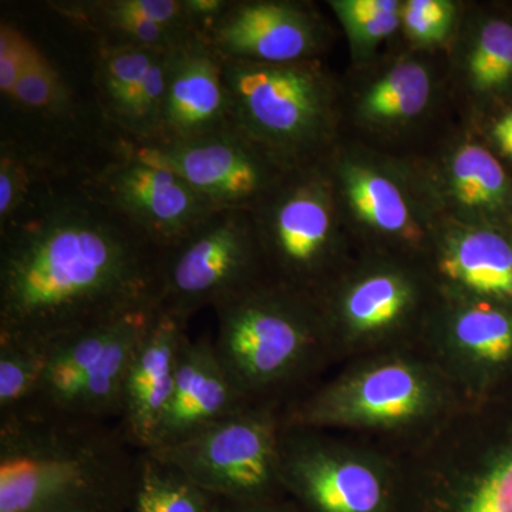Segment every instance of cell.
Here are the masks:
<instances>
[{
  "label": "cell",
  "mask_w": 512,
  "mask_h": 512,
  "mask_svg": "<svg viewBox=\"0 0 512 512\" xmlns=\"http://www.w3.org/2000/svg\"><path fill=\"white\" fill-rule=\"evenodd\" d=\"M185 335L187 325L158 309L128 367L117 426L138 451L150 450L156 443Z\"/></svg>",
  "instance_id": "19"
},
{
  "label": "cell",
  "mask_w": 512,
  "mask_h": 512,
  "mask_svg": "<svg viewBox=\"0 0 512 512\" xmlns=\"http://www.w3.org/2000/svg\"><path fill=\"white\" fill-rule=\"evenodd\" d=\"M117 151L180 175L217 210H254L293 171L235 126L178 143L120 138Z\"/></svg>",
  "instance_id": "13"
},
{
  "label": "cell",
  "mask_w": 512,
  "mask_h": 512,
  "mask_svg": "<svg viewBox=\"0 0 512 512\" xmlns=\"http://www.w3.org/2000/svg\"><path fill=\"white\" fill-rule=\"evenodd\" d=\"M284 404L254 403L207 429L147 450L205 493L234 501L286 497L281 480Z\"/></svg>",
  "instance_id": "9"
},
{
  "label": "cell",
  "mask_w": 512,
  "mask_h": 512,
  "mask_svg": "<svg viewBox=\"0 0 512 512\" xmlns=\"http://www.w3.org/2000/svg\"><path fill=\"white\" fill-rule=\"evenodd\" d=\"M342 184L350 207L377 234L419 248L424 234L400 188L386 175L359 164L342 168Z\"/></svg>",
  "instance_id": "22"
},
{
  "label": "cell",
  "mask_w": 512,
  "mask_h": 512,
  "mask_svg": "<svg viewBox=\"0 0 512 512\" xmlns=\"http://www.w3.org/2000/svg\"><path fill=\"white\" fill-rule=\"evenodd\" d=\"M94 79L101 109L134 144L154 143L160 137L168 52L99 43Z\"/></svg>",
  "instance_id": "17"
},
{
  "label": "cell",
  "mask_w": 512,
  "mask_h": 512,
  "mask_svg": "<svg viewBox=\"0 0 512 512\" xmlns=\"http://www.w3.org/2000/svg\"><path fill=\"white\" fill-rule=\"evenodd\" d=\"M464 402L420 345L343 363L335 376L313 384L284 407V426L333 431L387 450L410 446Z\"/></svg>",
  "instance_id": "3"
},
{
  "label": "cell",
  "mask_w": 512,
  "mask_h": 512,
  "mask_svg": "<svg viewBox=\"0 0 512 512\" xmlns=\"http://www.w3.org/2000/svg\"><path fill=\"white\" fill-rule=\"evenodd\" d=\"M265 281L251 211L217 210L164 251L158 309L187 325L201 309H215Z\"/></svg>",
  "instance_id": "11"
},
{
  "label": "cell",
  "mask_w": 512,
  "mask_h": 512,
  "mask_svg": "<svg viewBox=\"0 0 512 512\" xmlns=\"http://www.w3.org/2000/svg\"><path fill=\"white\" fill-rule=\"evenodd\" d=\"M393 453L397 512H512V384Z\"/></svg>",
  "instance_id": "4"
},
{
  "label": "cell",
  "mask_w": 512,
  "mask_h": 512,
  "mask_svg": "<svg viewBox=\"0 0 512 512\" xmlns=\"http://www.w3.org/2000/svg\"><path fill=\"white\" fill-rule=\"evenodd\" d=\"M437 293L512 305V241L491 228L447 232L429 269Z\"/></svg>",
  "instance_id": "21"
},
{
  "label": "cell",
  "mask_w": 512,
  "mask_h": 512,
  "mask_svg": "<svg viewBox=\"0 0 512 512\" xmlns=\"http://www.w3.org/2000/svg\"><path fill=\"white\" fill-rule=\"evenodd\" d=\"M225 372L214 340L185 335L178 356L173 393L153 448L168 446L207 429L248 407ZM150 448V450H153Z\"/></svg>",
  "instance_id": "20"
},
{
  "label": "cell",
  "mask_w": 512,
  "mask_h": 512,
  "mask_svg": "<svg viewBox=\"0 0 512 512\" xmlns=\"http://www.w3.org/2000/svg\"><path fill=\"white\" fill-rule=\"evenodd\" d=\"M430 96V73L419 62L407 60L393 66L366 90L360 114L372 124L400 123L419 116Z\"/></svg>",
  "instance_id": "24"
},
{
  "label": "cell",
  "mask_w": 512,
  "mask_h": 512,
  "mask_svg": "<svg viewBox=\"0 0 512 512\" xmlns=\"http://www.w3.org/2000/svg\"><path fill=\"white\" fill-rule=\"evenodd\" d=\"M212 503L214 497L177 468L141 451L127 512H210Z\"/></svg>",
  "instance_id": "25"
},
{
  "label": "cell",
  "mask_w": 512,
  "mask_h": 512,
  "mask_svg": "<svg viewBox=\"0 0 512 512\" xmlns=\"http://www.w3.org/2000/svg\"><path fill=\"white\" fill-rule=\"evenodd\" d=\"M229 5L231 2L228 0H184L188 19L201 35L208 26L220 18Z\"/></svg>",
  "instance_id": "35"
},
{
  "label": "cell",
  "mask_w": 512,
  "mask_h": 512,
  "mask_svg": "<svg viewBox=\"0 0 512 512\" xmlns=\"http://www.w3.org/2000/svg\"><path fill=\"white\" fill-rule=\"evenodd\" d=\"M9 101L39 114H59L66 109L69 101L66 84L39 47H33Z\"/></svg>",
  "instance_id": "30"
},
{
  "label": "cell",
  "mask_w": 512,
  "mask_h": 512,
  "mask_svg": "<svg viewBox=\"0 0 512 512\" xmlns=\"http://www.w3.org/2000/svg\"><path fill=\"white\" fill-rule=\"evenodd\" d=\"M89 178L114 211L163 251L217 211L180 175L119 151Z\"/></svg>",
  "instance_id": "15"
},
{
  "label": "cell",
  "mask_w": 512,
  "mask_h": 512,
  "mask_svg": "<svg viewBox=\"0 0 512 512\" xmlns=\"http://www.w3.org/2000/svg\"><path fill=\"white\" fill-rule=\"evenodd\" d=\"M208 46L229 62H311L322 45V29L305 6L291 2H231L202 33Z\"/></svg>",
  "instance_id": "16"
},
{
  "label": "cell",
  "mask_w": 512,
  "mask_h": 512,
  "mask_svg": "<svg viewBox=\"0 0 512 512\" xmlns=\"http://www.w3.org/2000/svg\"><path fill=\"white\" fill-rule=\"evenodd\" d=\"M164 251L100 197L89 175L43 171L0 227V338L57 340L158 309Z\"/></svg>",
  "instance_id": "1"
},
{
  "label": "cell",
  "mask_w": 512,
  "mask_h": 512,
  "mask_svg": "<svg viewBox=\"0 0 512 512\" xmlns=\"http://www.w3.org/2000/svg\"><path fill=\"white\" fill-rule=\"evenodd\" d=\"M467 79L478 93H494L512 80V25L490 20L481 26L467 57Z\"/></svg>",
  "instance_id": "28"
},
{
  "label": "cell",
  "mask_w": 512,
  "mask_h": 512,
  "mask_svg": "<svg viewBox=\"0 0 512 512\" xmlns=\"http://www.w3.org/2000/svg\"><path fill=\"white\" fill-rule=\"evenodd\" d=\"M451 194L468 210H497L510 195L507 174L497 158L477 144H464L450 164Z\"/></svg>",
  "instance_id": "26"
},
{
  "label": "cell",
  "mask_w": 512,
  "mask_h": 512,
  "mask_svg": "<svg viewBox=\"0 0 512 512\" xmlns=\"http://www.w3.org/2000/svg\"><path fill=\"white\" fill-rule=\"evenodd\" d=\"M224 62L232 121L289 170L301 168L328 136L332 92L312 62Z\"/></svg>",
  "instance_id": "8"
},
{
  "label": "cell",
  "mask_w": 512,
  "mask_h": 512,
  "mask_svg": "<svg viewBox=\"0 0 512 512\" xmlns=\"http://www.w3.org/2000/svg\"><path fill=\"white\" fill-rule=\"evenodd\" d=\"M323 175L293 170L251 210L268 279L318 299L345 269Z\"/></svg>",
  "instance_id": "10"
},
{
  "label": "cell",
  "mask_w": 512,
  "mask_h": 512,
  "mask_svg": "<svg viewBox=\"0 0 512 512\" xmlns=\"http://www.w3.org/2000/svg\"><path fill=\"white\" fill-rule=\"evenodd\" d=\"M49 348L29 340L0 338V420L25 413L45 376Z\"/></svg>",
  "instance_id": "27"
},
{
  "label": "cell",
  "mask_w": 512,
  "mask_h": 512,
  "mask_svg": "<svg viewBox=\"0 0 512 512\" xmlns=\"http://www.w3.org/2000/svg\"><path fill=\"white\" fill-rule=\"evenodd\" d=\"M215 352L251 403L291 402L335 365L318 299L271 281L214 309Z\"/></svg>",
  "instance_id": "5"
},
{
  "label": "cell",
  "mask_w": 512,
  "mask_h": 512,
  "mask_svg": "<svg viewBox=\"0 0 512 512\" xmlns=\"http://www.w3.org/2000/svg\"><path fill=\"white\" fill-rule=\"evenodd\" d=\"M140 453L104 421L0 420V512H127Z\"/></svg>",
  "instance_id": "2"
},
{
  "label": "cell",
  "mask_w": 512,
  "mask_h": 512,
  "mask_svg": "<svg viewBox=\"0 0 512 512\" xmlns=\"http://www.w3.org/2000/svg\"><path fill=\"white\" fill-rule=\"evenodd\" d=\"M493 137L505 156L512 158V111L497 121L493 128Z\"/></svg>",
  "instance_id": "36"
},
{
  "label": "cell",
  "mask_w": 512,
  "mask_h": 512,
  "mask_svg": "<svg viewBox=\"0 0 512 512\" xmlns=\"http://www.w3.org/2000/svg\"><path fill=\"white\" fill-rule=\"evenodd\" d=\"M157 311L130 313L52 343L42 386L26 412L119 420L128 367Z\"/></svg>",
  "instance_id": "12"
},
{
  "label": "cell",
  "mask_w": 512,
  "mask_h": 512,
  "mask_svg": "<svg viewBox=\"0 0 512 512\" xmlns=\"http://www.w3.org/2000/svg\"><path fill=\"white\" fill-rule=\"evenodd\" d=\"M456 6L448 0H409L402 5L407 36L421 46L439 45L453 29Z\"/></svg>",
  "instance_id": "32"
},
{
  "label": "cell",
  "mask_w": 512,
  "mask_h": 512,
  "mask_svg": "<svg viewBox=\"0 0 512 512\" xmlns=\"http://www.w3.org/2000/svg\"><path fill=\"white\" fill-rule=\"evenodd\" d=\"M232 126L224 62L198 33L168 52L163 119L154 143L195 140Z\"/></svg>",
  "instance_id": "18"
},
{
  "label": "cell",
  "mask_w": 512,
  "mask_h": 512,
  "mask_svg": "<svg viewBox=\"0 0 512 512\" xmlns=\"http://www.w3.org/2000/svg\"><path fill=\"white\" fill-rule=\"evenodd\" d=\"M50 8L64 18L92 30L99 43L113 46H134L143 49L170 52L194 35H181L124 12L114 0H87V2H56ZM198 35V33H197Z\"/></svg>",
  "instance_id": "23"
},
{
  "label": "cell",
  "mask_w": 512,
  "mask_h": 512,
  "mask_svg": "<svg viewBox=\"0 0 512 512\" xmlns=\"http://www.w3.org/2000/svg\"><path fill=\"white\" fill-rule=\"evenodd\" d=\"M35 46L22 30L5 22L0 25V92L6 100L12 96Z\"/></svg>",
  "instance_id": "33"
},
{
  "label": "cell",
  "mask_w": 512,
  "mask_h": 512,
  "mask_svg": "<svg viewBox=\"0 0 512 512\" xmlns=\"http://www.w3.org/2000/svg\"><path fill=\"white\" fill-rule=\"evenodd\" d=\"M330 6L359 56L372 53L402 25V3L396 0H335Z\"/></svg>",
  "instance_id": "29"
},
{
  "label": "cell",
  "mask_w": 512,
  "mask_h": 512,
  "mask_svg": "<svg viewBox=\"0 0 512 512\" xmlns=\"http://www.w3.org/2000/svg\"><path fill=\"white\" fill-rule=\"evenodd\" d=\"M420 346L466 403L512 384V305L437 296Z\"/></svg>",
  "instance_id": "14"
},
{
  "label": "cell",
  "mask_w": 512,
  "mask_h": 512,
  "mask_svg": "<svg viewBox=\"0 0 512 512\" xmlns=\"http://www.w3.org/2000/svg\"><path fill=\"white\" fill-rule=\"evenodd\" d=\"M350 269H343L318 298L335 365L420 345L439 296L429 272L393 259Z\"/></svg>",
  "instance_id": "6"
},
{
  "label": "cell",
  "mask_w": 512,
  "mask_h": 512,
  "mask_svg": "<svg viewBox=\"0 0 512 512\" xmlns=\"http://www.w3.org/2000/svg\"><path fill=\"white\" fill-rule=\"evenodd\" d=\"M210 512H302V510L289 497L264 501H234L214 497Z\"/></svg>",
  "instance_id": "34"
},
{
  "label": "cell",
  "mask_w": 512,
  "mask_h": 512,
  "mask_svg": "<svg viewBox=\"0 0 512 512\" xmlns=\"http://www.w3.org/2000/svg\"><path fill=\"white\" fill-rule=\"evenodd\" d=\"M281 480L302 512H397L399 464L379 444L284 426Z\"/></svg>",
  "instance_id": "7"
},
{
  "label": "cell",
  "mask_w": 512,
  "mask_h": 512,
  "mask_svg": "<svg viewBox=\"0 0 512 512\" xmlns=\"http://www.w3.org/2000/svg\"><path fill=\"white\" fill-rule=\"evenodd\" d=\"M43 165L10 143L0 148V227L8 224L29 201Z\"/></svg>",
  "instance_id": "31"
}]
</instances>
